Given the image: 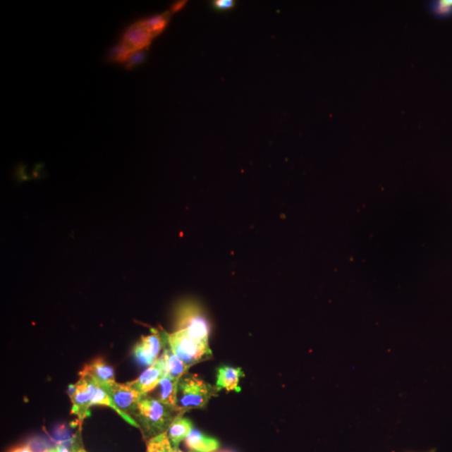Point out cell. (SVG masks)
<instances>
[{
  "label": "cell",
  "mask_w": 452,
  "mask_h": 452,
  "mask_svg": "<svg viewBox=\"0 0 452 452\" xmlns=\"http://www.w3.org/2000/svg\"><path fill=\"white\" fill-rule=\"evenodd\" d=\"M147 395L142 396L137 413L133 417L146 442L168 432L174 419L178 415L185 414L176 407L165 405L156 398Z\"/></svg>",
  "instance_id": "1"
},
{
  "label": "cell",
  "mask_w": 452,
  "mask_h": 452,
  "mask_svg": "<svg viewBox=\"0 0 452 452\" xmlns=\"http://www.w3.org/2000/svg\"><path fill=\"white\" fill-rule=\"evenodd\" d=\"M216 386L205 382L195 374H186L180 379L177 391V408L185 413L193 409H203L214 396H217Z\"/></svg>",
  "instance_id": "2"
},
{
  "label": "cell",
  "mask_w": 452,
  "mask_h": 452,
  "mask_svg": "<svg viewBox=\"0 0 452 452\" xmlns=\"http://www.w3.org/2000/svg\"><path fill=\"white\" fill-rule=\"evenodd\" d=\"M185 331L192 338L209 346L212 325L202 307L192 301L183 302L176 312V331Z\"/></svg>",
  "instance_id": "3"
},
{
  "label": "cell",
  "mask_w": 452,
  "mask_h": 452,
  "mask_svg": "<svg viewBox=\"0 0 452 452\" xmlns=\"http://www.w3.org/2000/svg\"><path fill=\"white\" fill-rule=\"evenodd\" d=\"M168 341L174 353L189 369L192 366L212 358L209 346L192 338L185 331H174L168 334Z\"/></svg>",
  "instance_id": "4"
},
{
  "label": "cell",
  "mask_w": 452,
  "mask_h": 452,
  "mask_svg": "<svg viewBox=\"0 0 452 452\" xmlns=\"http://www.w3.org/2000/svg\"><path fill=\"white\" fill-rule=\"evenodd\" d=\"M97 382L90 376H80V379L74 386H71L70 398L73 403L71 413L78 416L80 426L83 420L90 415V408L92 405L94 393H95Z\"/></svg>",
  "instance_id": "5"
},
{
  "label": "cell",
  "mask_w": 452,
  "mask_h": 452,
  "mask_svg": "<svg viewBox=\"0 0 452 452\" xmlns=\"http://www.w3.org/2000/svg\"><path fill=\"white\" fill-rule=\"evenodd\" d=\"M101 386L109 393L121 413L133 420L143 395L130 387L127 383L119 384L114 381Z\"/></svg>",
  "instance_id": "6"
},
{
  "label": "cell",
  "mask_w": 452,
  "mask_h": 452,
  "mask_svg": "<svg viewBox=\"0 0 452 452\" xmlns=\"http://www.w3.org/2000/svg\"><path fill=\"white\" fill-rule=\"evenodd\" d=\"M149 336H142L133 349V355L140 364L150 366L158 360L160 351L166 342L167 333L152 329Z\"/></svg>",
  "instance_id": "7"
},
{
  "label": "cell",
  "mask_w": 452,
  "mask_h": 452,
  "mask_svg": "<svg viewBox=\"0 0 452 452\" xmlns=\"http://www.w3.org/2000/svg\"><path fill=\"white\" fill-rule=\"evenodd\" d=\"M165 375H166V369H165L162 358L159 357L158 360L150 365L140 377L127 384L141 395H147L159 386Z\"/></svg>",
  "instance_id": "8"
},
{
  "label": "cell",
  "mask_w": 452,
  "mask_h": 452,
  "mask_svg": "<svg viewBox=\"0 0 452 452\" xmlns=\"http://www.w3.org/2000/svg\"><path fill=\"white\" fill-rule=\"evenodd\" d=\"M154 38L150 31L140 21L129 27L123 35L122 42L127 44L133 52H137L145 51Z\"/></svg>",
  "instance_id": "9"
},
{
  "label": "cell",
  "mask_w": 452,
  "mask_h": 452,
  "mask_svg": "<svg viewBox=\"0 0 452 452\" xmlns=\"http://www.w3.org/2000/svg\"><path fill=\"white\" fill-rule=\"evenodd\" d=\"M80 376L87 375L96 380L100 386L115 381L114 370L104 359L97 358L88 364L80 372Z\"/></svg>",
  "instance_id": "10"
},
{
  "label": "cell",
  "mask_w": 452,
  "mask_h": 452,
  "mask_svg": "<svg viewBox=\"0 0 452 452\" xmlns=\"http://www.w3.org/2000/svg\"><path fill=\"white\" fill-rule=\"evenodd\" d=\"M244 376L245 374L240 368L230 366L221 367L217 371L216 387L219 391L226 389L228 392L232 391L240 392V379Z\"/></svg>",
  "instance_id": "11"
},
{
  "label": "cell",
  "mask_w": 452,
  "mask_h": 452,
  "mask_svg": "<svg viewBox=\"0 0 452 452\" xmlns=\"http://www.w3.org/2000/svg\"><path fill=\"white\" fill-rule=\"evenodd\" d=\"M162 358L166 375L173 379L180 380L183 375L186 374L189 369L183 364V361L178 358L170 347L168 341V334L166 342H165L163 349Z\"/></svg>",
  "instance_id": "12"
},
{
  "label": "cell",
  "mask_w": 452,
  "mask_h": 452,
  "mask_svg": "<svg viewBox=\"0 0 452 452\" xmlns=\"http://www.w3.org/2000/svg\"><path fill=\"white\" fill-rule=\"evenodd\" d=\"M188 449L196 452H213L220 447V442L214 438L204 435L198 429H193L185 440Z\"/></svg>",
  "instance_id": "13"
},
{
  "label": "cell",
  "mask_w": 452,
  "mask_h": 452,
  "mask_svg": "<svg viewBox=\"0 0 452 452\" xmlns=\"http://www.w3.org/2000/svg\"><path fill=\"white\" fill-rule=\"evenodd\" d=\"M192 429H193V424H192L191 420L183 417V415H178L174 419L167 432L173 448H178L180 443L186 439Z\"/></svg>",
  "instance_id": "14"
},
{
  "label": "cell",
  "mask_w": 452,
  "mask_h": 452,
  "mask_svg": "<svg viewBox=\"0 0 452 452\" xmlns=\"http://www.w3.org/2000/svg\"><path fill=\"white\" fill-rule=\"evenodd\" d=\"M180 380L173 379L168 375H165L161 380L159 386V397L157 398L164 404L177 408V391L178 384Z\"/></svg>",
  "instance_id": "15"
},
{
  "label": "cell",
  "mask_w": 452,
  "mask_h": 452,
  "mask_svg": "<svg viewBox=\"0 0 452 452\" xmlns=\"http://www.w3.org/2000/svg\"><path fill=\"white\" fill-rule=\"evenodd\" d=\"M170 13H171L169 11L165 12L140 22L143 26H145L146 28L150 31L153 37H156L166 29L170 20Z\"/></svg>",
  "instance_id": "16"
},
{
  "label": "cell",
  "mask_w": 452,
  "mask_h": 452,
  "mask_svg": "<svg viewBox=\"0 0 452 452\" xmlns=\"http://www.w3.org/2000/svg\"><path fill=\"white\" fill-rule=\"evenodd\" d=\"M146 452H173V446L170 443L168 433L152 438L147 442Z\"/></svg>",
  "instance_id": "17"
},
{
  "label": "cell",
  "mask_w": 452,
  "mask_h": 452,
  "mask_svg": "<svg viewBox=\"0 0 452 452\" xmlns=\"http://www.w3.org/2000/svg\"><path fill=\"white\" fill-rule=\"evenodd\" d=\"M133 53V51L131 49L122 42L111 49L109 54H107V59L111 62H116V63L126 64Z\"/></svg>",
  "instance_id": "18"
},
{
  "label": "cell",
  "mask_w": 452,
  "mask_h": 452,
  "mask_svg": "<svg viewBox=\"0 0 452 452\" xmlns=\"http://www.w3.org/2000/svg\"><path fill=\"white\" fill-rule=\"evenodd\" d=\"M145 58L146 54L143 51L133 52L131 56L129 57L126 64H125L126 65V68L129 70L133 69V67L142 63V62L145 61Z\"/></svg>",
  "instance_id": "19"
},
{
  "label": "cell",
  "mask_w": 452,
  "mask_h": 452,
  "mask_svg": "<svg viewBox=\"0 0 452 452\" xmlns=\"http://www.w3.org/2000/svg\"><path fill=\"white\" fill-rule=\"evenodd\" d=\"M434 11L440 16L449 15L452 11V0H442L437 2L434 6Z\"/></svg>",
  "instance_id": "20"
},
{
  "label": "cell",
  "mask_w": 452,
  "mask_h": 452,
  "mask_svg": "<svg viewBox=\"0 0 452 452\" xmlns=\"http://www.w3.org/2000/svg\"><path fill=\"white\" fill-rule=\"evenodd\" d=\"M212 4L217 11H229L234 8L236 2L233 0H216Z\"/></svg>",
  "instance_id": "21"
},
{
  "label": "cell",
  "mask_w": 452,
  "mask_h": 452,
  "mask_svg": "<svg viewBox=\"0 0 452 452\" xmlns=\"http://www.w3.org/2000/svg\"><path fill=\"white\" fill-rule=\"evenodd\" d=\"M187 1H178L174 3L171 8H170V13H177L182 10L183 7L186 6Z\"/></svg>",
  "instance_id": "22"
},
{
  "label": "cell",
  "mask_w": 452,
  "mask_h": 452,
  "mask_svg": "<svg viewBox=\"0 0 452 452\" xmlns=\"http://www.w3.org/2000/svg\"><path fill=\"white\" fill-rule=\"evenodd\" d=\"M8 452H33V451L31 450L30 445H23L17 446Z\"/></svg>",
  "instance_id": "23"
},
{
  "label": "cell",
  "mask_w": 452,
  "mask_h": 452,
  "mask_svg": "<svg viewBox=\"0 0 452 452\" xmlns=\"http://www.w3.org/2000/svg\"><path fill=\"white\" fill-rule=\"evenodd\" d=\"M58 447H59V452H78L80 448L78 446H73V448H69L66 446H58Z\"/></svg>",
  "instance_id": "24"
},
{
  "label": "cell",
  "mask_w": 452,
  "mask_h": 452,
  "mask_svg": "<svg viewBox=\"0 0 452 452\" xmlns=\"http://www.w3.org/2000/svg\"><path fill=\"white\" fill-rule=\"evenodd\" d=\"M44 452H59V447H53V448L48 449L46 451Z\"/></svg>",
  "instance_id": "25"
},
{
  "label": "cell",
  "mask_w": 452,
  "mask_h": 452,
  "mask_svg": "<svg viewBox=\"0 0 452 452\" xmlns=\"http://www.w3.org/2000/svg\"><path fill=\"white\" fill-rule=\"evenodd\" d=\"M78 452H87V451H85V450L83 448V447H80V448L78 449Z\"/></svg>",
  "instance_id": "26"
},
{
  "label": "cell",
  "mask_w": 452,
  "mask_h": 452,
  "mask_svg": "<svg viewBox=\"0 0 452 452\" xmlns=\"http://www.w3.org/2000/svg\"><path fill=\"white\" fill-rule=\"evenodd\" d=\"M173 452H183V451H181V450H180V449H178V448H173Z\"/></svg>",
  "instance_id": "27"
},
{
  "label": "cell",
  "mask_w": 452,
  "mask_h": 452,
  "mask_svg": "<svg viewBox=\"0 0 452 452\" xmlns=\"http://www.w3.org/2000/svg\"><path fill=\"white\" fill-rule=\"evenodd\" d=\"M213 452H214V451H213ZM216 452H233V451H216Z\"/></svg>",
  "instance_id": "28"
}]
</instances>
